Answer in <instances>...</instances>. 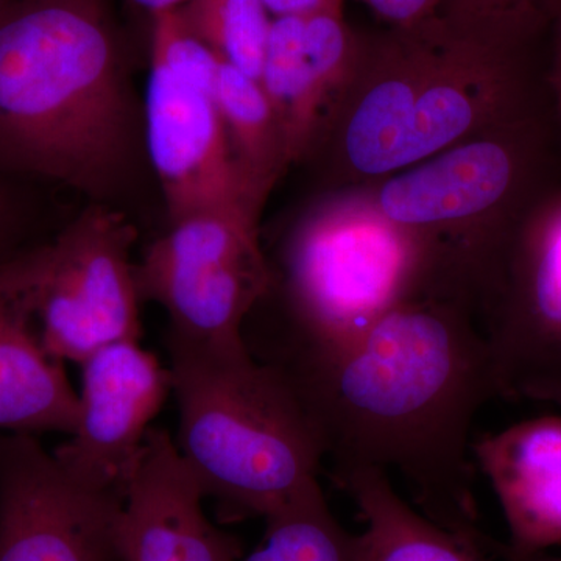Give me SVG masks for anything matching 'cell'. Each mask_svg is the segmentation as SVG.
I'll list each match as a JSON object with an SVG mask.
<instances>
[{"label":"cell","instance_id":"6da1fadb","mask_svg":"<svg viewBox=\"0 0 561 561\" xmlns=\"http://www.w3.org/2000/svg\"><path fill=\"white\" fill-rule=\"evenodd\" d=\"M264 364L300 398L332 472H397L420 513L486 552L470 437L482 405L500 394L489 346L467 301L423 295L346 345Z\"/></svg>","mask_w":561,"mask_h":561},{"label":"cell","instance_id":"7a4b0ae2","mask_svg":"<svg viewBox=\"0 0 561 561\" xmlns=\"http://www.w3.org/2000/svg\"><path fill=\"white\" fill-rule=\"evenodd\" d=\"M133 108L103 0L0 13V173L103 194L130 161Z\"/></svg>","mask_w":561,"mask_h":561},{"label":"cell","instance_id":"3957f363","mask_svg":"<svg viewBox=\"0 0 561 561\" xmlns=\"http://www.w3.org/2000/svg\"><path fill=\"white\" fill-rule=\"evenodd\" d=\"M176 448L232 519H268L321 493L319 432L290 383L249 346H168Z\"/></svg>","mask_w":561,"mask_h":561},{"label":"cell","instance_id":"277c9868","mask_svg":"<svg viewBox=\"0 0 561 561\" xmlns=\"http://www.w3.org/2000/svg\"><path fill=\"white\" fill-rule=\"evenodd\" d=\"M284 267L297 337L257 360L339 348L402 302L437 294L442 284L430 247L371 202L312 213L290 239Z\"/></svg>","mask_w":561,"mask_h":561},{"label":"cell","instance_id":"5b68a950","mask_svg":"<svg viewBox=\"0 0 561 561\" xmlns=\"http://www.w3.org/2000/svg\"><path fill=\"white\" fill-rule=\"evenodd\" d=\"M135 236L121 214L95 208L10 257L41 345L54 359L80 365L113 343L139 341Z\"/></svg>","mask_w":561,"mask_h":561},{"label":"cell","instance_id":"8992f818","mask_svg":"<svg viewBox=\"0 0 561 561\" xmlns=\"http://www.w3.org/2000/svg\"><path fill=\"white\" fill-rule=\"evenodd\" d=\"M474 291L497 394L561 404V191L531 206Z\"/></svg>","mask_w":561,"mask_h":561},{"label":"cell","instance_id":"52a82bcc","mask_svg":"<svg viewBox=\"0 0 561 561\" xmlns=\"http://www.w3.org/2000/svg\"><path fill=\"white\" fill-rule=\"evenodd\" d=\"M542 149L540 116L502 125L390 176L371 203L435 257L437 231L474 220L502 245L535 205Z\"/></svg>","mask_w":561,"mask_h":561},{"label":"cell","instance_id":"ba28073f","mask_svg":"<svg viewBox=\"0 0 561 561\" xmlns=\"http://www.w3.org/2000/svg\"><path fill=\"white\" fill-rule=\"evenodd\" d=\"M140 300L168 312L169 334L195 345H230L272 286L254 225L202 213L172 221L140 264L135 265Z\"/></svg>","mask_w":561,"mask_h":561},{"label":"cell","instance_id":"9c48e42d","mask_svg":"<svg viewBox=\"0 0 561 561\" xmlns=\"http://www.w3.org/2000/svg\"><path fill=\"white\" fill-rule=\"evenodd\" d=\"M122 507L69 478L36 435L0 434V561H122Z\"/></svg>","mask_w":561,"mask_h":561},{"label":"cell","instance_id":"30bf717a","mask_svg":"<svg viewBox=\"0 0 561 561\" xmlns=\"http://www.w3.org/2000/svg\"><path fill=\"white\" fill-rule=\"evenodd\" d=\"M80 368L79 420L55 459L84 489L124 497L150 423L172 391L171 370L139 341L95 351Z\"/></svg>","mask_w":561,"mask_h":561},{"label":"cell","instance_id":"8fae6325","mask_svg":"<svg viewBox=\"0 0 561 561\" xmlns=\"http://www.w3.org/2000/svg\"><path fill=\"white\" fill-rule=\"evenodd\" d=\"M146 128L171 221L217 213L256 227L260 205L236 161L216 99L176 79L153 58Z\"/></svg>","mask_w":561,"mask_h":561},{"label":"cell","instance_id":"7c38bea8","mask_svg":"<svg viewBox=\"0 0 561 561\" xmlns=\"http://www.w3.org/2000/svg\"><path fill=\"white\" fill-rule=\"evenodd\" d=\"M201 483L168 431L151 427L124 493L122 561H239L242 541L210 523Z\"/></svg>","mask_w":561,"mask_h":561},{"label":"cell","instance_id":"4fadbf2b","mask_svg":"<svg viewBox=\"0 0 561 561\" xmlns=\"http://www.w3.org/2000/svg\"><path fill=\"white\" fill-rule=\"evenodd\" d=\"M360 61L342 14L272 21L260 83L278 121L286 165L319 140Z\"/></svg>","mask_w":561,"mask_h":561},{"label":"cell","instance_id":"5bb4252c","mask_svg":"<svg viewBox=\"0 0 561 561\" xmlns=\"http://www.w3.org/2000/svg\"><path fill=\"white\" fill-rule=\"evenodd\" d=\"M472 454L507 522V551L561 545V416H542L485 435Z\"/></svg>","mask_w":561,"mask_h":561},{"label":"cell","instance_id":"9a60e30c","mask_svg":"<svg viewBox=\"0 0 561 561\" xmlns=\"http://www.w3.org/2000/svg\"><path fill=\"white\" fill-rule=\"evenodd\" d=\"M0 261V434H72L79 393L41 345L24 291Z\"/></svg>","mask_w":561,"mask_h":561},{"label":"cell","instance_id":"2e32d148","mask_svg":"<svg viewBox=\"0 0 561 561\" xmlns=\"http://www.w3.org/2000/svg\"><path fill=\"white\" fill-rule=\"evenodd\" d=\"M332 476L367 524L360 534L362 561H486L485 553L413 511L386 472L353 468Z\"/></svg>","mask_w":561,"mask_h":561},{"label":"cell","instance_id":"e0dca14e","mask_svg":"<svg viewBox=\"0 0 561 561\" xmlns=\"http://www.w3.org/2000/svg\"><path fill=\"white\" fill-rule=\"evenodd\" d=\"M216 103L247 186L261 205L273 181L286 169L275 111L260 81L224 60L217 77Z\"/></svg>","mask_w":561,"mask_h":561},{"label":"cell","instance_id":"ac0fdd59","mask_svg":"<svg viewBox=\"0 0 561 561\" xmlns=\"http://www.w3.org/2000/svg\"><path fill=\"white\" fill-rule=\"evenodd\" d=\"M265 524L264 542L239 561H362L360 534L337 522L323 491Z\"/></svg>","mask_w":561,"mask_h":561},{"label":"cell","instance_id":"d6986e66","mask_svg":"<svg viewBox=\"0 0 561 561\" xmlns=\"http://www.w3.org/2000/svg\"><path fill=\"white\" fill-rule=\"evenodd\" d=\"M175 10L221 60L260 81L272 27L262 0H187Z\"/></svg>","mask_w":561,"mask_h":561},{"label":"cell","instance_id":"ffe728a7","mask_svg":"<svg viewBox=\"0 0 561 561\" xmlns=\"http://www.w3.org/2000/svg\"><path fill=\"white\" fill-rule=\"evenodd\" d=\"M151 18V58L176 79L216 99L219 55L184 25L179 11H161Z\"/></svg>","mask_w":561,"mask_h":561},{"label":"cell","instance_id":"44dd1931","mask_svg":"<svg viewBox=\"0 0 561 561\" xmlns=\"http://www.w3.org/2000/svg\"><path fill=\"white\" fill-rule=\"evenodd\" d=\"M35 181L0 173V261L46 241L43 203Z\"/></svg>","mask_w":561,"mask_h":561},{"label":"cell","instance_id":"7402d4cb","mask_svg":"<svg viewBox=\"0 0 561 561\" xmlns=\"http://www.w3.org/2000/svg\"><path fill=\"white\" fill-rule=\"evenodd\" d=\"M448 14L468 22H530L548 25L561 14V0H445Z\"/></svg>","mask_w":561,"mask_h":561},{"label":"cell","instance_id":"603a6c76","mask_svg":"<svg viewBox=\"0 0 561 561\" xmlns=\"http://www.w3.org/2000/svg\"><path fill=\"white\" fill-rule=\"evenodd\" d=\"M382 20L397 28L411 27L437 14L445 0H364Z\"/></svg>","mask_w":561,"mask_h":561},{"label":"cell","instance_id":"cb8c5ba5","mask_svg":"<svg viewBox=\"0 0 561 561\" xmlns=\"http://www.w3.org/2000/svg\"><path fill=\"white\" fill-rule=\"evenodd\" d=\"M262 5L275 18L342 14V0H262Z\"/></svg>","mask_w":561,"mask_h":561},{"label":"cell","instance_id":"d4e9b609","mask_svg":"<svg viewBox=\"0 0 561 561\" xmlns=\"http://www.w3.org/2000/svg\"><path fill=\"white\" fill-rule=\"evenodd\" d=\"M551 36V60H549L546 80H548L549 91H551L561 127V14L553 21Z\"/></svg>","mask_w":561,"mask_h":561},{"label":"cell","instance_id":"484cf974","mask_svg":"<svg viewBox=\"0 0 561 561\" xmlns=\"http://www.w3.org/2000/svg\"><path fill=\"white\" fill-rule=\"evenodd\" d=\"M489 548L490 553L500 556L507 561H561V556H552V553L546 551L527 553L507 551V549L502 546V542L494 540V538H491Z\"/></svg>","mask_w":561,"mask_h":561},{"label":"cell","instance_id":"4316f807","mask_svg":"<svg viewBox=\"0 0 561 561\" xmlns=\"http://www.w3.org/2000/svg\"><path fill=\"white\" fill-rule=\"evenodd\" d=\"M131 2L140 9L149 11L153 16V14L161 13V11L180 9L187 0H131Z\"/></svg>","mask_w":561,"mask_h":561},{"label":"cell","instance_id":"83f0119b","mask_svg":"<svg viewBox=\"0 0 561 561\" xmlns=\"http://www.w3.org/2000/svg\"><path fill=\"white\" fill-rule=\"evenodd\" d=\"M10 2L11 0H0V13L5 10V7L9 5Z\"/></svg>","mask_w":561,"mask_h":561}]
</instances>
